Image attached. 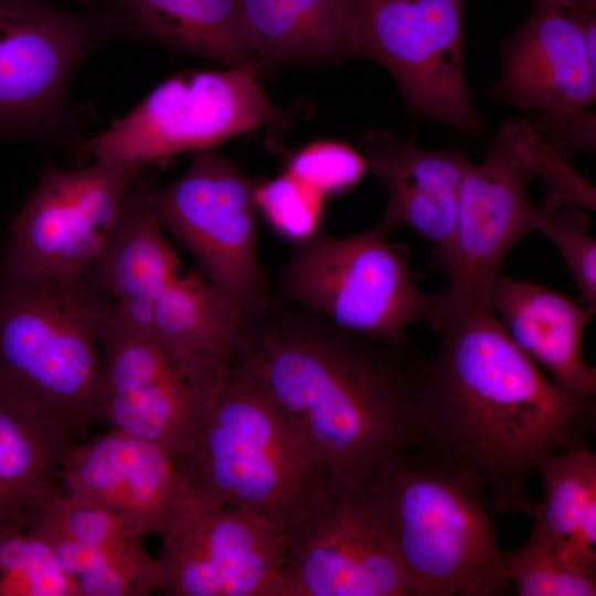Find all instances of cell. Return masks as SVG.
Segmentation results:
<instances>
[{
	"instance_id": "obj_29",
	"label": "cell",
	"mask_w": 596,
	"mask_h": 596,
	"mask_svg": "<svg viewBox=\"0 0 596 596\" xmlns=\"http://www.w3.org/2000/svg\"><path fill=\"white\" fill-rule=\"evenodd\" d=\"M584 209L561 206L545 211L536 231L547 237L566 263L583 305L596 310V240L589 234Z\"/></svg>"
},
{
	"instance_id": "obj_14",
	"label": "cell",
	"mask_w": 596,
	"mask_h": 596,
	"mask_svg": "<svg viewBox=\"0 0 596 596\" xmlns=\"http://www.w3.org/2000/svg\"><path fill=\"white\" fill-rule=\"evenodd\" d=\"M160 536L167 595L283 596L290 536L254 513L188 489Z\"/></svg>"
},
{
	"instance_id": "obj_26",
	"label": "cell",
	"mask_w": 596,
	"mask_h": 596,
	"mask_svg": "<svg viewBox=\"0 0 596 596\" xmlns=\"http://www.w3.org/2000/svg\"><path fill=\"white\" fill-rule=\"evenodd\" d=\"M84 439L22 407L0 389V483L31 513L58 491L54 479Z\"/></svg>"
},
{
	"instance_id": "obj_23",
	"label": "cell",
	"mask_w": 596,
	"mask_h": 596,
	"mask_svg": "<svg viewBox=\"0 0 596 596\" xmlns=\"http://www.w3.org/2000/svg\"><path fill=\"white\" fill-rule=\"evenodd\" d=\"M151 185L138 181L88 280L114 300H151L180 274L181 260L149 202Z\"/></svg>"
},
{
	"instance_id": "obj_25",
	"label": "cell",
	"mask_w": 596,
	"mask_h": 596,
	"mask_svg": "<svg viewBox=\"0 0 596 596\" xmlns=\"http://www.w3.org/2000/svg\"><path fill=\"white\" fill-rule=\"evenodd\" d=\"M536 469L544 499L533 526L570 566L596 573V454L583 444L544 457Z\"/></svg>"
},
{
	"instance_id": "obj_27",
	"label": "cell",
	"mask_w": 596,
	"mask_h": 596,
	"mask_svg": "<svg viewBox=\"0 0 596 596\" xmlns=\"http://www.w3.org/2000/svg\"><path fill=\"white\" fill-rule=\"evenodd\" d=\"M0 596H79L31 521L0 532Z\"/></svg>"
},
{
	"instance_id": "obj_20",
	"label": "cell",
	"mask_w": 596,
	"mask_h": 596,
	"mask_svg": "<svg viewBox=\"0 0 596 596\" xmlns=\"http://www.w3.org/2000/svg\"><path fill=\"white\" fill-rule=\"evenodd\" d=\"M489 307L515 345L563 390L596 395V369L584 356V336L595 310L562 292L499 273Z\"/></svg>"
},
{
	"instance_id": "obj_16",
	"label": "cell",
	"mask_w": 596,
	"mask_h": 596,
	"mask_svg": "<svg viewBox=\"0 0 596 596\" xmlns=\"http://www.w3.org/2000/svg\"><path fill=\"white\" fill-rule=\"evenodd\" d=\"M596 14L532 7L500 46L491 98L544 114L586 108L596 99Z\"/></svg>"
},
{
	"instance_id": "obj_17",
	"label": "cell",
	"mask_w": 596,
	"mask_h": 596,
	"mask_svg": "<svg viewBox=\"0 0 596 596\" xmlns=\"http://www.w3.org/2000/svg\"><path fill=\"white\" fill-rule=\"evenodd\" d=\"M60 477L65 493L109 512L143 538L161 534L188 491L170 453L115 428L79 441Z\"/></svg>"
},
{
	"instance_id": "obj_13",
	"label": "cell",
	"mask_w": 596,
	"mask_h": 596,
	"mask_svg": "<svg viewBox=\"0 0 596 596\" xmlns=\"http://www.w3.org/2000/svg\"><path fill=\"white\" fill-rule=\"evenodd\" d=\"M145 171L105 161L72 170L46 164L9 225L1 258L46 277H84L100 256Z\"/></svg>"
},
{
	"instance_id": "obj_28",
	"label": "cell",
	"mask_w": 596,
	"mask_h": 596,
	"mask_svg": "<svg viewBox=\"0 0 596 596\" xmlns=\"http://www.w3.org/2000/svg\"><path fill=\"white\" fill-rule=\"evenodd\" d=\"M507 577L519 596H595L596 573L570 566L533 526L517 550H503Z\"/></svg>"
},
{
	"instance_id": "obj_6",
	"label": "cell",
	"mask_w": 596,
	"mask_h": 596,
	"mask_svg": "<svg viewBox=\"0 0 596 596\" xmlns=\"http://www.w3.org/2000/svg\"><path fill=\"white\" fill-rule=\"evenodd\" d=\"M543 139L526 119L507 121L485 159L469 163L462 178L445 288L434 296L429 324L440 331L450 320L489 307V289L501 265L529 233L536 231L544 207L528 187L540 177Z\"/></svg>"
},
{
	"instance_id": "obj_32",
	"label": "cell",
	"mask_w": 596,
	"mask_h": 596,
	"mask_svg": "<svg viewBox=\"0 0 596 596\" xmlns=\"http://www.w3.org/2000/svg\"><path fill=\"white\" fill-rule=\"evenodd\" d=\"M595 114L585 108L545 114L533 124L539 135L566 160L574 152L594 153Z\"/></svg>"
},
{
	"instance_id": "obj_30",
	"label": "cell",
	"mask_w": 596,
	"mask_h": 596,
	"mask_svg": "<svg viewBox=\"0 0 596 596\" xmlns=\"http://www.w3.org/2000/svg\"><path fill=\"white\" fill-rule=\"evenodd\" d=\"M369 170L359 149L333 139L310 142L289 157L286 172L324 198L353 189Z\"/></svg>"
},
{
	"instance_id": "obj_12",
	"label": "cell",
	"mask_w": 596,
	"mask_h": 596,
	"mask_svg": "<svg viewBox=\"0 0 596 596\" xmlns=\"http://www.w3.org/2000/svg\"><path fill=\"white\" fill-rule=\"evenodd\" d=\"M100 342V421L177 460L215 401L230 363L179 354L110 313Z\"/></svg>"
},
{
	"instance_id": "obj_34",
	"label": "cell",
	"mask_w": 596,
	"mask_h": 596,
	"mask_svg": "<svg viewBox=\"0 0 596 596\" xmlns=\"http://www.w3.org/2000/svg\"><path fill=\"white\" fill-rule=\"evenodd\" d=\"M532 7L596 12V0H532Z\"/></svg>"
},
{
	"instance_id": "obj_22",
	"label": "cell",
	"mask_w": 596,
	"mask_h": 596,
	"mask_svg": "<svg viewBox=\"0 0 596 596\" xmlns=\"http://www.w3.org/2000/svg\"><path fill=\"white\" fill-rule=\"evenodd\" d=\"M245 313L217 285L198 275H177L149 300L146 334L188 356L232 363Z\"/></svg>"
},
{
	"instance_id": "obj_35",
	"label": "cell",
	"mask_w": 596,
	"mask_h": 596,
	"mask_svg": "<svg viewBox=\"0 0 596 596\" xmlns=\"http://www.w3.org/2000/svg\"><path fill=\"white\" fill-rule=\"evenodd\" d=\"M78 4L82 10L93 11L107 7L108 0H68Z\"/></svg>"
},
{
	"instance_id": "obj_33",
	"label": "cell",
	"mask_w": 596,
	"mask_h": 596,
	"mask_svg": "<svg viewBox=\"0 0 596 596\" xmlns=\"http://www.w3.org/2000/svg\"><path fill=\"white\" fill-rule=\"evenodd\" d=\"M30 521L29 508L0 483V532Z\"/></svg>"
},
{
	"instance_id": "obj_7",
	"label": "cell",
	"mask_w": 596,
	"mask_h": 596,
	"mask_svg": "<svg viewBox=\"0 0 596 596\" xmlns=\"http://www.w3.org/2000/svg\"><path fill=\"white\" fill-rule=\"evenodd\" d=\"M258 75L227 67L171 76L107 129L73 142V158L147 168L285 119L287 111L269 99Z\"/></svg>"
},
{
	"instance_id": "obj_9",
	"label": "cell",
	"mask_w": 596,
	"mask_h": 596,
	"mask_svg": "<svg viewBox=\"0 0 596 596\" xmlns=\"http://www.w3.org/2000/svg\"><path fill=\"white\" fill-rule=\"evenodd\" d=\"M116 36L109 7L74 13L46 0H0V139H74L72 78Z\"/></svg>"
},
{
	"instance_id": "obj_21",
	"label": "cell",
	"mask_w": 596,
	"mask_h": 596,
	"mask_svg": "<svg viewBox=\"0 0 596 596\" xmlns=\"http://www.w3.org/2000/svg\"><path fill=\"white\" fill-rule=\"evenodd\" d=\"M119 35L259 74L238 0H108Z\"/></svg>"
},
{
	"instance_id": "obj_10",
	"label": "cell",
	"mask_w": 596,
	"mask_h": 596,
	"mask_svg": "<svg viewBox=\"0 0 596 596\" xmlns=\"http://www.w3.org/2000/svg\"><path fill=\"white\" fill-rule=\"evenodd\" d=\"M466 0H341L353 56L393 76L417 116L479 137L483 120L464 71Z\"/></svg>"
},
{
	"instance_id": "obj_31",
	"label": "cell",
	"mask_w": 596,
	"mask_h": 596,
	"mask_svg": "<svg viewBox=\"0 0 596 596\" xmlns=\"http://www.w3.org/2000/svg\"><path fill=\"white\" fill-rule=\"evenodd\" d=\"M258 209L269 225L296 243L319 231L324 196L285 172L257 185Z\"/></svg>"
},
{
	"instance_id": "obj_2",
	"label": "cell",
	"mask_w": 596,
	"mask_h": 596,
	"mask_svg": "<svg viewBox=\"0 0 596 596\" xmlns=\"http://www.w3.org/2000/svg\"><path fill=\"white\" fill-rule=\"evenodd\" d=\"M425 359L273 300L246 317L232 363L292 423L331 489L355 483L421 440Z\"/></svg>"
},
{
	"instance_id": "obj_5",
	"label": "cell",
	"mask_w": 596,
	"mask_h": 596,
	"mask_svg": "<svg viewBox=\"0 0 596 596\" xmlns=\"http://www.w3.org/2000/svg\"><path fill=\"white\" fill-rule=\"evenodd\" d=\"M175 462L195 497L254 513L289 535L331 489L305 438L234 363Z\"/></svg>"
},
{
	"instance_id": "obj_4",
	"label": "cell",
	"mask_w": 596,
	"mask_h": 596,
	"mask_svg": "<svg viewBox=\"0 0 596 596\" xmlns=\"http://www.w3.org/2000/svg\"><path fill=\"white\" fill-rule=\"evenodd\" d=\"M415 450L353 483L384 524L415 596L511 594L483 488Z\"/></svg>"
},
{
	"instance_id": "obj_11",
	"label": "cell",
	"mask_w": 596,
	"mask_h": 596,
	"mask_svg": "<svg viewBox=\"0 0 596 596\" xmlns=\"http://www.w3.org/2000/svg\"><path fill=\"white\" fill-rule=\"evenodd\" d=\"M257 183L217 148L201 150L172 184L149 190L164 232L194 257L205 278L232 296L249 317L270 301L258 257Z\"/></svg>"
},
{
	"instance_id": "obj_8",
	"label": "cell",
	"mask_w": 596,
	"mask_h": 596,
	"mask_svg": "<svg viewBox=\"0 0 596 596\" xmlns=\"http://www.w3.org/2000/svg\"><path fill=\"white\" fill-rule=\"evenodd\" d=\"M381 223L333 237L320 231L296 243L280 270V287L294 305L333 324L397 345H412L408 327L429 322L434 297L414 280L405 256Z\"/></svg>"
},
{
	"instance_id": "obj_18",
	"label": "cell",
	"mask_w": 596,
	"mask_h": 596,
	"mask_svg": "<svg viewBox=\"0 0 596 596\" xmlns=\"http://www.w3.org/2000/svg\"><path fill=\"white\" fill-rule=\"evenodd\" d=\"M31 524L51 546L79 596H146L160 590L158 558L145 538L115 515L56 491Z\"/></svg>"
},
{
	"instance_id": "obj_19",
	"label": "cell",
	"mask_w": 596,
	"mask_h": 596,
	"mask_svg": "<svg viewBox=\"0 0 596 596\" xmlns=\"http://www.w3.org/2000/svg\"><path fill=\"white\" fill-rule=\"evenodd\" d=\"M359 150L369 170L385 185L387 202L381 224L389 231L409 227L434 245L447 263L456 228L459 189L470 163L459 148L421 149L412 139L368 129Z\"/></svg>"
},
{
	"instance_id": "obj_15",
	"label": "cell",
	"mask_w": 596,
	"mask_h": 596,
	"mask_svg": "<svg viewBox=\"0 0 596 596\" xmlns=\"http://www.w3.org/2000/svg\"><path fill=\"white\" fill-rule=\"evenodd\" d=\"M289 536L283 596H415L384 524L356 485L330 489Z\"/></svg>"
},
{
	"instance_id": "obj_3",
	"label": "cell",
	"mask_w": 596,
	"mask_h": 596,
	"mask_svg": "<svg viewBox=\"0 0 596 596\" xmlns=\"http://www.w3.org/2000/svg\"><path fill=\"white\" fill-rule=\"evenodd\" d=\"M114 302L86 275L46 277L0 257V389L87 438L100 421V334Z\"/></svg>"
},
{
	"instance_id": "obj_1",
	"label": "cell",
	"mask_w": 596,
	"mask_h": 596,
	"mask_svg": "<svg viewBox=\"0 0 596 596\" xmlns=\"http://www.w3.org/2000/svg\"><path fill=\"white\" fill-rule=\"evenodd\" d=\"M439 332V351L422 370L416 449L487 488L496 512L531 515L530 473L544 457L586 444L596 427L595 396L546 377L490 307Z\"/></svg>"
},
{
	"instance_id": "obj_24",
	"label": "cell",
	"mask_w": 596,
	"mask_h": 596,
	"mask_svg": "<svg viewBox=\"0 0 596 596\" xmlns=\"http://www.w3.org/2000/svg\"><path fill=\"white\" fill-rule=\"evenodd\" d=\"M260 68L351 57L341 0H238Z\"/></svg>"
}]
</instances>
